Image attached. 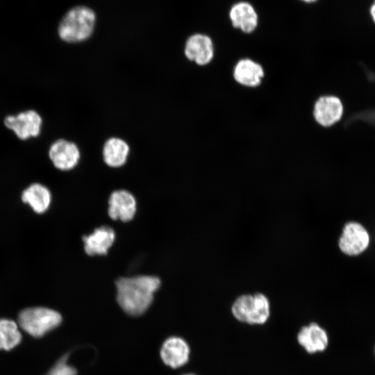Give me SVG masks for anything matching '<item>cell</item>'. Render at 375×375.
<instances>
[{
	"label": "cell",
	"instance_id": "cell-11",
	"mask_svg": "<svg viewBox=\"0 0 375 375\" xmlns=\"http://www.w3.org/2000/svg\"><path fill=\"white\" fill-rule=\"evenodd\" d=\"M184 53L186 58L199 65H206L214 56V46L211 38L204 34L196 33L187 40Z\"/></svg>",
	"mask_w": 375,
	"mask_h": 375
},
{
	"label": "cell",
	"instance_id": "cell-10",
	"mask_svg": "<svg viewBox=\"0 0 375 375\" xmlns=\"http://www.w3.org/2000/svg\"><path fill=\"white\" fill-rule=\"evenodd\" d=\"M160 358L167 366L176 369L184 366L190 359V348L182 338L172 336L162 343Z\"/></svg>",
	"mask_w": 375,
	"mask_h": 375
},
{
	"label": "cell",
	"instance_id": "cell-15",
	"mask_svg": "<svg viewBox=\"0 0 375 375\" xmlns=\"http://www.w3.org/2000/svg\"><path fill=\"white\" fill-rule=\"evenodd\" d=\"M229 18L233 27L245 33L253 32L258 25V15L251 4L242 1L235 3L229 11Z\"/></svg>",
	"mask_w": 375,
	"mask_h": 375
},
{
	"label": "cell",
	"instance_id": "cell-18",
	"mask_svg": "<svg viewBox=\"0 0 375 375\" xmlns=\"http://www.w3.org/2000/svg\"><path fill=\"white\" fill-rule=\"evenodd\" d=\"M22 341V334L17 324L8 319H0V349L9 351Z\"/></svg>",
	"mask_w": 375,
	"mask_h": 375
},
{
	"label": "cell",
	"instance_id": "cell-13",
	"mask_svg": "<svg viewBox=\"0 0 375 375\" xmlns=\"http://www.w3.org/2000/svg\"><path fill=\"white\" fill-rule=\"evenodd\" d=\"M265 76L262 67L250 58L240 60L234 67L233 78L241 85L254 88L261 84Z\"/></svg>",
	"mask_w": 375,
	"mask_h": 375
},
{
	"label": "cell",
	"instance_id": "cell-17",
	"mask_svg": "<svg viewBox=\"0 0 375 375\" xmlns=\"http://www.w3.org/2000/svg\"><path fill=\"white\" fill-rule=\"evenodd\" d=\"M22 201L28 203L37 213L44 212L49 207L51 195L49 190L40 183H33L24 190L22 194Z\"/></svg>",
	"mask_w": 375,
	"mask_h": 375
},
{
	"label": "cell",
	"instance_id": "cell-7",
	"mask_svg": "<svg viewBox=\"0 0 375 375\" xmlns=\"http://www.w3.org/2000/svg\"><path fill=\"white\" fill-rule=\"evenodd\" d=\"M369 242L367 230L357 222H349L342 229L339 239V247L345 254L356 256L363 252Z\"/></svg>",
	"mask_w": 375,
	"mask_h": 375
},
{
	"label": "cell",
	"instance_id": "cell-1",
	"mask_svg": "<svg viewBox=\"0 0 375 375\" xmlns=\"http://www.w3.org/2000/svg\"><path fill=\"white\" fill-rule=\"evenodd\" d=\"M160 285V279L153 276L119 278L116 281L117 302L126 314L140 316L151 306Z\"/></svg>",
	"mask_w": 375,
	"mask_h": 375
},
{
	"label": "cell",
	"instance_id": "cell-6",
	"mask_svg": "<svg viewBox=\"0 0 375 375\" xmlns=\"http://www.w3.org/2000/svg\"><path fill=\"white\" fill-rule=\"evenodd\" d=\"M4 125L19 139L26 140L40 135L42 118L37 111L27 110L15 115H8L4 119Z\"/></svg>",
	"mask_w": 375,
	"mask_h": 375
},
{
	"label": "cell",
	"instance_id": "cell-20",
	"mask_svg": "<svg viewBox=\"0 0 375 375\" xmlns=\"http://www.w3.org/2000/svg\"><path fill=\"white\" fill-rule=\"evenodd\" d=\"M369 12L371 19L373 23L375 24V0H374L373 3L371 4Z\"/></svg>",
	"mask_w": 375,
	"mask_h": 375
},
{
	"label": "cell",
	"instance_id": "cell-9",
	"mask_svg": "<svg viewBox=\"0 0 375 375\" xmlns=\"http://www.w3.org/2000/svg\"><path fill=\"white\" fill-rule=\"evenodd\" d=\"M48 154L54 167L63 171L74 168L81 157L77 145L64 139L54 141L49 147Z\"/></svg>",
	"mask_w": 375,
	"mask_h": 375
},
{
	"label": "cell",
	"instance_id": "cell-2",
	"mask_svg": "<svg viewBox=\"0 0 375 375\" xmlns=\"http://www.w3.org/2000/svg\"><path fill=\"white\" fill-rule=\"evenodd\" d=\"M96 14L90 8L78 6L70 9L61 19L58 33L67 42L76 43L88 40L92 34Z\"/></svg>",
	"mask_w": 375,
	"mask_h": 375
},
{
	"label": "cell",
	"instance_id": "cell-8",
	"mask_svg": "<svg viewBox=\"0 0 375 375\" xmlns=\"http://www.w3.org/2000/svg\"><path fill=\"white\" fill-rule=\"evenodd\" d=\"M297 341L300 347L309 354L324 351L329 343L327 331L316 322L301 327L297 334Z\"/></svg>",
	"mask_w": 375,
	"mask_h": 375
},
{
	"label": "cell",
	"instance_id": "cell-16",
	"mask_svg": "<svg viewBox=\"0 0 375 375\" xmlns=\"http://www.w3.org/2000/svg\"><path fill=\"white\" fill-rule=\"evenodd\" d=\"M130 151L128 144L119 138H110L103 147V158L105 163L110 167H119L124 165Z\"/></svg>",
	"mask_w": 375,
	"mask_h": 375
},
{
	"label": "cell",
	"instance_id": "cell-5",
	"mask_svg": "<svg viewBox=\"0 0 375 375\" xmlns=\"http://www.w3.org/2000/svg\"><path fill=\"white\" fill-rule=\"evenodd\" d=\"M315 122L324 128H329L341 121L345 114L344 103L340 97L333 94L319 97L315 101L313 110Z\"/></svg>",
	"mask_w": 375,
	"mask_h": 375
},
{
	"label": "cell",
	"instance_id": "cell-3",
	"mask_svg": "<svg viewBox=\"0 0 375 375\" xmlns=\"http://www.w3.org/2000/svg\"><path fill=\"white\" fill-rule=\"evenodd\" d=\"M231 314L238 322L249 325H263L271 315L270 302L261 292L238 297L231 307Z\"/></svg>",
	"mask_w": 375,
	"mask_h": 375
},
{
	"label": "cell",
	"instance_id": "cell-22",
	"mask_svg": "<svg viewBox=\"0 0 375 375\" xmlns=\"http://www.w3.org/2000/svg\"><path fill=\"white\" fill-rule=\"evenodd\" d=\"M183 375H196L194 374H183Z\"/></svg>",
	"mask_w": 375,
	"mask_h": 375
},
{
	"label": "cell",
	"instance_id": "cell-19",
	"mask_svg": "<svg viewBox=\"0 0 375 375\" xmlns=\"http://www.w3.org/2000/svg\"><path fill=\"white\" fill-rule=\"evenodd\" d=\"M69 354L62 356L46 375H77L76 369L68 363Z\"/></svg>",
	"mask_w": 375,
	"mask_h": 375
},
{
	"label": "cell",
	"instance_id": "cell-14",
	"mask_svg": "<svg viewBox=\"0 0 375 375\" xmlns=\"http://www.w3.org/2000/svg\"><path fill=\"white\" fill-rule=\"evenodd\" d=\"M115 232L109 226H102L88 235H84V249L89 256L105 255L115 240Z\"/></svg>",
	"mask_w": 375,
	"mask_h": 375
},
{
	"label": "cell",
	"instance_id": "cell-12",
	"mask_svg": "<svg viewBox=\"0 0 375 375\" xmlns=\"http://www.w3.org/2000/svg\"><path fill=\"white\" fill-rule=\"evenodd\" d=\"M108 204V215L114 220L128 222L135 215L136 201L128 191L121 190L113 192L109 198Z\"/></svg>",
	"mask_w": 375,
	"mask_h": 375
},
{
	"label": "cell",
	"instance_id": "cell-21",
	"mask_svg": "<svg viewBox=\"0 0 375 375\" xmlns=\"http://www.w3.org/2000/svg\"><path fill=\"white\" fill-rule=\"evenodd\" d=\"M301 1L306 3H312V2H315L317 0H301Z\"/></svg>",
	"mask_w": 375,
	"mask_h": 375
},
{
	"label": "cell",
	"instance_id": "cell-4",
	"mask_svg": "<svg viewBox=\"0 0 375 375\" xmlns=\"http://www.w3.org/2000/svg\"><path fill=\"white\" fill-rule=\"evenodd\" d=\"M62 322L60 314L44 307L28 308L18 315V323L26 333L40 338L58 327Z\"/></svg>",
	"mask_w": 375,
	"mask_h": 375
}]
</instances>
